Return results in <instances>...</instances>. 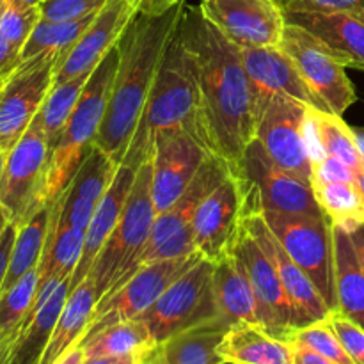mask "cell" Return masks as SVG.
<instances>
[{"mask_svg":"<svg viewBox=\"0 0 364 364\" xmlns=\"http://www.w3.org/2000/svg\"><path fill=\"white\" fill-rule=\"evenodd\" d=\"M180 25L198 64L210 148L238 173L258 127V105L240 48L203 16L199 6L183 4Z\"/></svg>","mask_w":364,"mask_h":364,"instance_id":"1","label":"cell"},{"mask_svg":"<svg viewBox=\"0 0 364 364\" xmlns=\"http://www.w3.org/2000/svg\"><path fill=\"white\" fill-rule=\"evenodd\" d=\"M183 4L156 16L135 13L117 43L119 63L105 117L95 141V146L109 153L116 162H123L130 146L159 71L164 48L180 20Z\"/></svg>","mask_w":364,"mask_h":364,"instance_id":"2","label":"cell"},{"mask_svg":"<svg viewBox=\"0 0 364 364\" xmlns=\"http://www.w3.org/2000/svg\"><path fill=\"white\" fill-rule=\"evenodd\" d=\"M164 130L188 132L212 153L203 114L198 64L185 41L180 20L164 48L144 110L121 164L137 171L151 155L155 135Z\"/></svg>","mask_w":364,"mask_h":364,"instance_id":"3","label":"cell"},{"mask_svg":"<svg viewBox=\"0 0 364 364\" xmlns=\"http://www.w3.org/2000/svg\"><path fill=\"white\" fill-rule=\"evenodd\" d=\"M119 63L117 45L92 70L77 107L50 151L48 174L45 185V203L55 201L73 181L78 167L92 149L100 127L105 117L107 103L112 91Z\"/></svg>","mask_w":364,"mask_h":364,"instance_id":"4","label":"cell"},{"mask_svg":"<svg viewBox=\"0 0 364 364\" xmlns=\"http://www.w3.org/2000/svg\"><path fill=\"white\" fill-rule=\"evenodd\" d=\"M151 194V160H146L135 173L134 185L119 220L103 244L89 272L98 301L128 272L151 235L156 217Z\"/></svg>","mask_w":364,"mask_h":364,"instance_id":"5","label":"cell"},{"mask_svg":"<svg viewBox=\"0 0 364 364\" xmlns=\"http://www.w3.org/2000/svg\"><path fill=\"white\" fill-rule=\"evenodd\" d=\"M263 215L288 255L313 281L331 311L338 309L333 223L326 215L315 217L272 210H263Z\"/></svg>","mask_w":364,"mask_h":364,"instance_id":"6","label":"cell"},{"mask_svg":"<svg viewBox=\"0 0 364 364\" xmlns=\"http://www.w3.org/2000/svg\"><path fill=\"white\" fill-rule=\"evenodd\" d=\"M50 146L38 116L20 141L7 151L6 169L0 181V205L11 223L23 224L45 206ZM52 205V203H50Z\"/></svg>","mask_w":364,"mask_h":364,"instance_id":"7","label":"cell"},{"mask_svg":"<svg viewBox=\"0 0 364 364\" xmlns=\"http://www.w3.org/2000/svg\"><path fill=\"white\" fill-rule=\"evenodd\" d=\"M242 185H244L242 223L247 226L252 237L258 240V244L262 245V249L267 252V256H269L270 262L276 267L277 274H279V279L291 304V313H294V327L291 329L327 318L331 311L329 306L323 301L320 291L316 290L313 281L306 276L304 270L288 255L279 238L276 237V233L267 224L256 188L252 185L245 183L244 180H242Z\"/></svg>","mask_w":364,"mask_h":364,"instance_id":"8","label":"cell"},{"mask_svg":"<svg viewBox=\"0 0 364 364\" xmlns=\"http://www.w3.org/2000/svg\"><path fill=\"white\" fill-rule=\"evenodd\" d=\"M213 267V262L201 256L139 316L148 323L156 343L185 327L219 316L212 288Z\"/></svg>","mask_w":364,"mask_h":364,"instance_id":"9","label":"cell"},{"mask_svg":"<svg viewBox=\"0 0 364 364\" xmlns=\"http://www.w3.org/2000/svg\"><path fill=\"white\" fill-rule=\"evenodd\" d=\"M279 48L294 60L311 91L327 105L329 112L343 116L358 102V95L336 53L313 32L295 23L284 27Z\"/></svg>","mask_w":364,"mask_h":364,"instance_id":"10","label":"cell"},{"mask_svg":"<svg viewBox=\"0 0 364 364\" xmlns=\"http://www.w3.org/2000/svg\"><path fill=\"white\" fill-rule=\"evenodd\" d=\"M199 258L201 255L194 252V255L180 256V258L159 259V262L142 265L121 287L100 299L84 338L91 336L96 331L112 326V323L139 318L142 313L148 311L155 304L164 290L174 279H178L185 270L191 269Z\"/></svg>","mask_w":364,"mask_h":364,"instance_id":"11","label":"cell"},{"mask_svg":"<svg viewBox=\"0 0 364 364\" xmlns=\"http://www.w3.org/2000/svg\"><path fill=\"white\" fill-rule=\"evenodd\" d=\"M66 55V53H64ZM64 55L32 57L21 60L0 87V149L9 151L38 116L53 84V73Z\"/></svg>","mask_w":364,"mask_h":364,"instance_id":"12","label":"cell"},{"mask_svg":"<svg viewBox=\"0 0 364 364\" xmlns=\"http://www.w3.org/2000/svg\"><path fill=\"white\" fill-rule=\"evenodd\" d=\"M308 105L287 95H272L259 110L256 139L281 169L311 183V160L304 141Z\"/></svg>","mask_w":364,"mask_h":364,"instance_id":"13","label":"cell"},{"mask_svg":"<svg viewBox=\"0 0 364 364\" xmlns=\"http://www.w3.org/2000/svg\"><path fill=\"white\" fill-rule=\"evenodd\" d=\"M237 174L245 183L256 188L263 210L315 217L326 215L316 201L311 183L299 180L274 164L256 137L245 149Z\"/></svg>","mask_w":364,"mask_h":364,"instance_id":"14","label":"cell"},{"mask_svg":"<svg viewBox=\"0 0 364 364\" xmlns=\"http://www.w3.org/2000/svg\"><path fill=\"white\" fill-rule=\"evenodd\" d=\"M203 16L237 46H279L287 16L276 0H201Z\"/></svg>","mask_w":364,"mask_h":364,"instance_id":"15","label":"cell"},{"mask_svg":"<svg viewBox=\"0 0 364 364\" xmlns=\"http://www.w3.org/2000/svg\"><path fill=\"white\" fill-rule=\"evenodd\" d=\"M208 155L212 153L185 130H164L155 135L149 160L156 212L167 210L180 198Z\"/></svg>","mask_w":364,"mask_h":364,"instance_id":"16","label":"cell"},{"mask_svg":"<svg viewBox=\"0 0 364 364\" xmlns=\"http://www.w3.org/2000/svg\"><path fill=\"white\" fill-rule=\"evenodd\" d=\"M244 213V185L237 173H230L199 205L194 228L196 251L210 262L233 249Z\"/></svg>","mask_w":364,"mask_h":364,"instance_id":"17","label":"cell"},{"mask_svg":"<svg viewBox=\"0 0 364 364\" xmlns=\"http://www.w3.org/2000/svg\"><path fill=\"white\" fill-rule=\"evenodd\" d=\"M235 255L244 265L259 306V322L274 336L283 338L294 327V313L276 267L240 220L233 244Z\"/></svg>","mask_w":364,"mask_h":364,"instance_id":"18","label":"cell"},{"mask_svg":"<svg viewBox=\"0 0 364 364\" xmlns=\"http://www.w3.org/2000/svg\"><path fill=\"white\" fill-rule=\"evenodd\" d=\"M240 57L256 96L258 119L262 105L272 95L291 96L311 109L329 112L326 103L306 84L294 60L279 46H242Z\"/></svg>","mask_w":364,"mask_h":364,"instance_id":"19","label":"cell"},{"mask_svg":"<svg viewBox=\"0 0 364 364\" xmlns=\"http://www.w3.org/2000/svg\"><path fill=\"white\" fill-rule=\"evenodd\" d=\"M135 13L137 11L130 0H109L70 52L60 57L53 73V84L95 70L100 60L119 43Z\"/></svg>","mask_w":364,"mask_h":364,"instance_id":"20","label":"cell"},{"mask_svg":"<svg viewBox=\"0 0 364 364\" xmlns=\"http://www.w3.org/2000/svg\"><path fill=\"white\" fill-rule=\"evenodd\" d=\"M156 340L142 318H130L96 331L78 341L85 364H149Z\"/></svg>","mask_w":364,"mask_h":364,"instance_id":"21","label":"cell"},{"mask_svg":"<svg viewBox=\"0 0 364 364\" xmlns=\"http://www.w3.org/2000/svg\"><path fill=\"white\" fill-rule=\"evenodd\" d=\"M295 23L322 39L345 66L364 71V21L341 11H284Z\"/></svg>","mask_w":364,"mask_h":364,"instance_id":"22","label":"cell"},{"mask_svg":"<svg viewBox=\"0 0 364 364\" xmlns=\"http://www.w3.org/2000/svg\"><path fill=\"white\" fill-rule=\"evenodd\" d=\"M135 173L137 171L121 164L112 185H110L109 191L105 192V196L96 205L95 215H92L87 230H85L80 259H78L77 267H75L73 274H71L70 291L75 290L78 284L87 279L96 256L100 255L103 244H105L107 238L110 237L112 230L116 228L121 212H123L124 205H127V199L130 196L132 185H134L135 180Z\"/></svg>","mask_w":364,"mask_h":364,"instance_id":"23","label":"cell"},{"mask_svg":"<svg viewBox=\"0 0 364 364\" xmlns=\"http://www.w3.org/2000/svg\"><path fill=\"white\" fill-rule=\"evenodd\" d=\"M233 167H231L223 156L213 155V153L206 156V160L201 164L194 180H192L191 185L181 192L180 198H178L169 208L156 213L155 224H153L151 235H149V240L141 252L153 249L155 245H159L160 242L166 240L169 235H173L174 231L181 230L183 226L191 224L196 212H198L199 205L203 203V199H205L206 196H208L210 192L228 176V174L233 173Z\"/></svg>","mask_w":364,"mask_h":364,"instance_id":"24","label":"cell"},{"mask_svg":"<svg viewBox=\"0 0 364 364\" xmlns=\"http://www.w3.org/2000/svg\"><path fill=\"white\" fill-rule=\"evenodd\" d=\"M230 326L215 316L185 327L156 345L149 364H223L219 347Z\"/></svg>","mask_w":364,"mask_h":364,"instance_id":"25","label":"cell"},{"mask_svg":"<svg viewBox=\"0 0 364 364\" xmlns=\"http://www.w3.org/2000/svg\"><path fill=\"white\" fill-rule=\"evenodd\" d=\"M213 265L215 267H213L212 288L219 316L230 323L252 322L262 326L258 299L252 290L247 272L233 249L213 262Z\"/></svg>","mask_w":364,"mask_h":364,"instance_id":"26","label":"cell"},{"mask_svg":"<svg viewBox=\"0 0 364 364\" xmlns=\"http://www.w3.org/2000/svg\"><path fill=\"white\" fill-rule=\"evenodd\" d=\"M219 355L223 364H294L290 343L252 322L231 323L220 341Z\"/></svg>","mask_w":364,"mask_h":364,"instance_id":"27","label":"cell"},{"mask_svg":"<svg viewBox=\"0 0 364 364\" xmlns=\"http://www.w3.org/2000/svg\"><path fill=\"white\" fill-rule=\"evenodd\" d=\"M70 279L71 277H66L60 281L50 297L32 313L31 320L11 348L7 364H41L43 354L48 347L57 320L70 295Z\"/></svg>","mask_w":364,"mask_h":364,"instance_id":"28","label":"cell"},{"mask_svg":"<svg viewBox=\"0 0 364 364\" xmlns=\"http://www.w3.org/2000/svg\"><path fill=\"white\" fill-rule=\"evenodd\" d=\"M338 311L364 327V272L350 233L333 226Z\"/></svg>","mask_w":364,"mask_h":364,"instance_id":"29","label":"cell"},{"mask_svg":"<svg viewBox=\"0 0 364 364\" xmlns=\"http://www.w3.org/2000/svg\"><path fill=\"white\" fill-rule=\"evenodd\" d=\"M96 304H98V295L95 284L87 277L68 295L48 347L43 354L41 364H55L64 352L78 345L87 331Z\"/></svg>","mask_w":364,"mask_h":364,"instance_id":"30","label":"cell"},{"mask_svg":"<svg viewBox=\"0 0 364 364\" xmlns=\"http://www.w3.org/2000/svg\"><path fill=\"white\" fill-rule=\"evenodd\" d=\"M50 213H52V205L41 206L27 223L18 226L2 291L9 290L28 270L39 267L43 251H45L46 237H48Z\"/></svg>","mask_w":364,"mask_h":364,"instance_id":"31","label":"cell"},{"mask_svg":"<svg viewBox=\"0 0 364 364\" xmlns=\"http://www.w3.org/2000/svg\"><path fill=\"white\" fill-rule=\"evenodd\" d=\"M84 230L59 226L50 213V228L46 237L45 251L39 262V283L45 284L52 277H70L77 267L84 245Z\"/></svg>","mask_w":364,"mask_h":364,"instance_id":"32","label":"cell"},{"mask_svg":"<svg viewBox=\"0 0 364 364\" xmlns=\"http://www.w3.org/2000/svg\"><path fill=\"white\" fill-rule=\"evenodd\" d=\"M311 187L320 208L333 226L352 233L364 224V199L358 181L311 180Z\"/></svg>","mask_w":364,"mask_h":364,"instance_id":"33","label":"cell"},{"mask_svg":"<svg viewBox=\"0 0 364 364\" xmlns=\"http://www.w3.org/2000/svg\"><path fill=\"white\" fill-rule=\"evenodd\" d=\"M98 13L66 21H50L41 18L39 23L34 27V31H32L31 38L27 39V43L21 48V60H28L32 57L45 55V53H50V55H64V53H68Z\"/></svg>","mask_w":364,"mask_h":364,"instance_id":"34","label":"cell"},{"mask_svg":"<svg viewBox=\"0 0 364 364\" xmlns=\"http://www.w3.org/2000/svg\"><path fill=\"white\" fill-rule=\"evenodd\" d=\"M39 283V267L28 270L18 283L7 291L0 294V334H2L4 350H6V364L11 348L16 343L21 333L25 318L34 302Z\"/></svg>","mask_w":364,"mask_h":364,"instance_id":"35","label":"cell"},{"mask_svg":"<svg viewBox=\"0 0 364 364\" xmlns=\"http://www.w3.org/2000/svg\"><path fill=\"white\" fill-rule=\"evenodd\" d=\"M91 73L92 71H85V73L77 75V77L70 78L66 82L52 84V87H50L48 95H46L45 102H43L41 109L38 112V119L41 123L43 130H45L50 151H52L53 144L59 139L60 132L66 127L71 112L77 107L78 98H80Z\"/></svg>","mask_w":364,"mask_h":364,"instance_id":"36","label":"cell"},{"mask_svg":"<svg viewBox=\"0 0 364 364\" xmlns=\"http://www.w3.org/2000/svg\"><path fill=\"white\" fill-rule=\"evenodd\" d=\"M121 164L116 162L109 153L103 151L98 146H92L89 155L85 156L82 166L78 167L73 181L70 183V192L89 199L98 205L100 199L105 196L109 187L116 178Z\"/></svg>","mask_w":364,"mask_h":364,"instance_id":"37","label":"cell"},{"mask_svg":"<svg viewBox=\"0 0 364 364\" xmlns=\"http://www.w3.org/2000/svg\"><path fill=\"white\" fill-rule=\"evenodd\" d=\"M313 121H315L316 134L327 155H334L343 160L358 173L364 167L361 155H359L358 144H355L354 132L352 128L333 112L311 109Z\"/></svg>","mask_w":364,"mask_h":364,"instance_id":"38","label":"cell"},{"mask_svg":"<svg viewBox=\"0 0 364 364\" xmlns=\"http://www.w3.org/2000/svg\"><path fill=\"white\" fill-rule=\"evenodd\" d=\"M283 340L297 341V343L313 348L315 352L322 354L331 364H354L350 355L347 354V350L341 345L334 327L331 326L329 318L290 329L284 334Z\"/></svg>","mask_w":364,"mask_h":364,"instance_id":"39","label":"cell"},{"mask_svg":"<svg viewBox=\"0 0 364 364\" xmlns=\"http://www.w3.org/2000/svg\"><path fill=\"white\" fill-rule=\"evenodd\" d=\"M41 18V6L28 7L16 0H4L0 9V32L11 45L21 50Z\"/></svg>","mask_w":364,"mask_h":364,"instance_id":"40","label":"cell"},{"mask_svg":"<svg viewBox=\"0 0 364 364\" xmlns=\"http://www.w3.org/2000/svg\"><path fill=\"white\" fill-rule=\"evenodd\" d=\"M327 318H329L331 326L334 327L341 345L354 364H364V327L345 316L338 309L329 311Z\"/></svg>","mask_w":364,"mask_h":364,"instance_id":"41","label":"cell"},{"mask_svg":"<svg viewBox=\"0 0 364 364\" xmlns=\"http://www.w3.org/2000/svg\"><path fill=\"white\" fill-rule=\"evenodd\" d=\"M109 0H43L41 16L50 21H66L98 13Z\"/></svg>","mask_w":364,"mask_h":364,"instance_id":"42","label":"cell"},{"mask_svg":"<svg viewBox=\"0 0 364 364\" xmlns=\"http://www.w3.org/2000/svg\"><path fill=\"white\" fill-rule=\"evenodd\" d=\"M283 11H341L364 21V0H276Z\"/></svg>","mask_w":364,"mask_h":364,"instance_id":"43","label":"cell"},{"mask_svg":"<svg viewBox=\"0 0 364 364\" xmlns=\"http://www.w3.org/2000/svg\"><path fill=\"white\" fill-rule=\"evenodd\" d=\"M311 180L355 181L358 173L338 156L326 155L322 160L311 164Z\"/></svg>","mask_w":364,"mask_h":364,"instance_id":"44","label":"cell"},{"mask_svg":"<svg viewBox=\"0 0 364 364\" xmlns=\"http://www.w3.org/2000/svg\"><path fill=\"white\" fill-rule=\"evenodd\" d=\"M21 50H18L16 46L11 45L6 38L0 32V87L9 80L11 75L16 71V68L20 66Z\"/></svg>","mask_w":364,"mask_h":364,"instance_id":"45","label":"cell"},{"mask_svg":"<svg viewBox=\"0 0 364 364\" xmlns=\"http://www.w3.org/2000/svg\"><path fill=\"white\" fill-rule=\"evenodd\" d=\"M16 231H18V224L11 223L9 226L6 228V231L0 235V291H2L4 279H6L7 267H9V258H11V251H13L14 238H16Z\"/></svg>","mask_w":364,"mask_h":364,"instance_id":"46","label":"cell"},{"mask_svg":"<svg viewBox=\"0 0 364 364\" xmlns=\"http://www.w3.org/2000/svg\"><path fill=\"white\" fill-rule=\"evenodd\" d=\"M183 2L185 0H130V4L135 7L137 13L151 14V16L167 13V11L174 9V7Z\"/></svg>","mask_w":364,"mask_h":364,"instance_id":"47","label":"cell"},{"mask_svg":"<svg viewBox=\"0 0 364 364\" xmlns=\"http://www.w3.org/2000/svg\"><path fill=\"white\" fill-rule=\"evenodd\" d=\"M288 343L291 347L294 364H331L322 354L315 352L313 348L306 347V345L297 343V341H288Z\"/></svg>","mask_w":364,"mask_h":364,"instance_id":"48","label":"cell"},{"mask_svg":"<svg viewBox=\"0 0 364 364\" xmlns=\"http://www.w3.org/2000/svg\"><path fill=\"white\" fill-rule=\"evenodd\" d=\"M55 364H85L84 350L80 347H73L68 352H64Z\"/></svg>","mask_w":364,"mask_h":364,"instance_id":"49","label":"cell"},{"mask_svg":"<svg viewBox=\"0 0 364 364\" xmlns=\"http://www.w3.org/2000/svg\"><path fill=\"white\" fill-rule=\"evenodd\" d=\"M350 238H352V242H354L355 252H358L359 263H361L363 272H364V224H361V226H359L358 230L352 231Z\"/></svg>","mask_w":364,"mask_h":364,"instance_id":"50","label":"cell"},{"mask_svg":"<svg viewBox=\"0 0 364 364\" xmlns=\"http://www.w3.org/2000/svg\"><path fill=\"white\" fill-rule=\"evenodd\" d=\"M352 132H354L355 144H358L359 155H361L364 164V128H352Z\"/></svg>","mask_w":364,"mask_h":364,"instance_id":"51","label":"cell"},{"mask_svg":"<svg viewBox=\"0 0 364 364\" xmlns=\"http://www.w3.org/2000/svg\"><path fill=\"white\" fill-rule=\"evenodd\" d=\"M9 224H11L9 215H7V212L2 208V205H0V235H2L4 231H6V228L9 226Z\"/></svg>","mask_w":364,"mask_h":364,"instance_id":"52","label":"cell"},{"mask_svg":"<svg viewBox=\"0 0 364 364\" xmlns=\"http://www.w3.org/2000/svg\"><path fill=\"white\" fill-rule=\"evenodd\" d=\"M6 160H7V151H2V149H0V181H2L4 169H6Z\"/></svg>","mask_w":364,"mask_h":364,"instance_id":"53","label":"cell"},{"mask_svg":"<svg viewBox=\"0 0 364 364\" xmlns=\"http://www.w3.org/2000/svg\"><path fill=\"white\" fill-rule=\"evenodd\" d=\"M358 187H359V191H361V196H363V199H364V167L361 171H358Z\"/></svg>","mask_w":364,"mask_h":364,"instance_id":"54","label":"cell"},{"mask_svg":"<svg viewBox=\"0 0 364 364\" xmlns=\"http://www.w3.org/2000/svg\"><path fill=\"white\" fill-rule=\"evenodd\" d=\"M16 2L23 4V6H28V7H36V6H41L43 0H16Z\"/></svg>","mask_w":364,"mask_h":364,"instance_id":"55","label":"cell"},{"mask_svg":"<svg viewBox=\"0 0 364 364\" xmlns=\"http://www.w3.org/2000/svg\"><path fill=\"white\" fill-rule=\"evenodd\" d=\"M0 364H6V350H4L2 334H0Z\"/></svg>","mask_w":364,"mask_h":364,"instance_id":"56","label":"cell"},{"mask_svg":"<svg viewBox=\"0 0 364 364\" xmlns=\"http://www.w3.org/2000/svg\"><path fill=\"white\" fill-rule=\"evenodd\" d=\"M2 4H4V0H0V9H2Z\"/></svg>","mask_w":364,"mask_h":364,"instance_id":"57","label":"cell"}]
</instances>
